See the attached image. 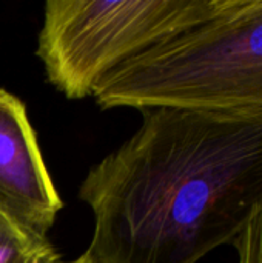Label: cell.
<instances>
[{"instance_id": "obj_5", "label": "cell", "mask_w": 262, "mask_h": 263, "mask_svg": "<svg viewBox=\"0 0 262 263\" xmlns=\"http://www.w3.org/2000/svg\"><path fill=\"white\" fill-rule=\"evenodd\" d=\"M46 237L36 236L0 214V263H60Z\"/></svg>"}, {"instance_id": "obj_2", "label": "cell", "mask_w": 262, "mask_h": 263, "mask_svg": "<svg viewBox=\"0 0 262 263\" xmlns=\"http://www.w3.org/2000/svg\"><path fill=\"white\" fill-rule=\"evenodd\" d=\"M93 96L103 109L262 108V0H227L213 17L113 69Z\"/></svg>"}, {"instance_id": "obj_3", "label": "cell", "mask_w": 262, "mask_h": 263, "mask_svg": "<svg viewBox=\"0 0 262 263\" xmlns=\"http://www.w3.org/2000/svg\"><path fill=\"white\" fill-rule=\"evenodd\" d=\"M227 0H49L37 55L49 83L68 99L141 52L205 22Z\"/></svg>"}, {"instance_id": "obj_6", "label": "cell", "mask_w": 262, "mask_h": 263, "mask_svg": "<svg viewBox=\"0 0 262 263\" xmlns=\"http://www.w3.org/2000/svg\"><path fill=\"white\" fill-rule=\"evenodd\" d=\"M232 245L238 263H262V206Z\"/></svg>"}, {"instance_id": "obj_7", "label": "cell", "mask_w": 262, "mask_h": 263, "mask_svg": "<svg viewBox=\"0 0 262 263\" xmlns=\"http://www.w3.org/2000/svg\"><path fill=\"white\" fill-rule=\"evenodd\" d=\"M60 263H97L96 260H93L86 253H83L80 257H77L76 260H71V262H60Z\"/></svg>"}, {"instance_id": "obj_1", "label": "cell", "mask_w": 262, "mask_h": 263, "mask_svg": "<svg viewBox=\"0 0 262 263\" xmlns=\"http://www.w3.org/2000/svg\"><path fill=\"white\" fill-rule=\"evenodd\" d=\"M141 128L93 166L79 197L97 263H198L262 206V108L141 109Z\"/></svg>"}, {"instance_id": "obj_4", "label": "cell", "mask_w": 262, "mask_h": 263, "mask_svg": "<svg viewBox=\"0 0 262 263\" xmlns=\"http://www.w3.org/2000/svg\"><path fill=\"white\" fill-rule=\"evenodd\" d=\"M62 206L23 102L0 89V214L46 237Z\"/></svg>"}]
</instances>
